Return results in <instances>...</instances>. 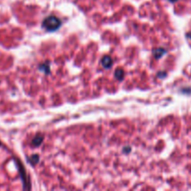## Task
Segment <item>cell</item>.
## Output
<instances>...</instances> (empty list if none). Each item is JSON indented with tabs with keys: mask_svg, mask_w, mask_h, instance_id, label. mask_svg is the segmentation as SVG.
<instances>
[{
	"mask_svg": "<svg viewBox=\"0 0 191 191\" xmlns=\"http://www.w3.org/2000/svg\"><path fill=\"white\" fill-rule=\"evenodd\" d=\"M61 24H62V22L55 16H50L46 18L43 21V27L47 29L48 31H55L61 26Z\"/></svg>",
	"mask_w": 191,
	"mask_h": 191,
	"instance_id": "6da1fadb",
	"label": "cell"
},
{
	"mask_svg": "<svg viewBox=\"0 0 191 191\" xmlns=\"http://www.w3.org/2000/svg\"><path fill=\"white\" fill-rule=\"evenodd\" d=\"M102 64L105 68H110L111 64H112V59L110 57H108V56L104 57V59L102 60Z\"/></svg>",
	"mask_w": 191,
	"mask_h": 191,
	"instance_id": "7a4b0ae2",
	"label": "cell"
},
{
	"mask_svg": "<svg viewBox=\"0 0 191 191\" xmlns=\"http://www.w3.org/2000/svg\"><path fill=\"white\" fill-rule=\"evenodd\" d=\"M166 51L163 50V49H158V50H156L155 51H154V55H155V57L157 58V59H159L160 57H161L164 53H165Z\"/></svg>",
	"mask_w": 191,
	"mask_h": 191,
	"instance_id": "3957f363",
	"label": "cell"
},
{
	"mask_svg": "<svg viewBox=\"0 0 191 191\" xmlns=\"http://www.w3.org/2000/svg\"><path fill=\"white\" fill-rule=\"evenodd\" d=\"M115 76H116V78H118V79H122L123 78V76H124V73H123V71H122L121 69H119V70H118L117 72H116V74H115Z\"/></svg>",
	"mask_w": 191,
	"mask_h": 191,
	"instance_id": "277c9868",
	"label": "cell"
},
{
	"mask_svg": "<svg viewBox=\"0 0 191 191\" xmlns=\"http://www.w3.org/2000/svg\"><path fill=\"white\" fill-rule=\"evenodd\" d=\"M41 142H42V137L41 136H37L33 140V144H35V146H38V144H39Z\"/></svg>",
	"mask_w": 191,
	"mask_h": 191,
	"instance_id": "5b68a950",
	"label": "cell"
},
{
	"mask_svg": "<svg viewBox=\"0 0 191 191\" xmlns=\"http://www.w3.org/2000/svg\"><path fill=\"white\" fill-rule=\"evenodd\" d=\"M29 160H30V162H31L32 164H35V163H36V162H37V160H38V157H37L36 155H35V156H32L31 158H29Z\"/></svg>",
	"mask_w": 191,
	"mask_h": 191,
	"instance_id": "8992f818",
	"label": "cell"
},
{
	"mask_svg": "<svg viewBox=\"0 0 191 191\" xmlns=\"http://www.w3.org/2000/svg\"><path fill=\"white\" fill-rule=\"evenodd\" d=\"M187 37L191 39V33H188V34H187Z\"/></svg>",
	"mask_w": 191,
	"mask_h": 191,
	"instance_id": "52a82bcc",
	"label": "cell"
},
{
	"mask_svg": "<svg viewBox=\"0 0 191 191\" xmlns=\"http://www.w3.org/2000/svg\"><path fill=\"white\" fill-rule=\"evenodd\" d=\"M170 2H175V1H177V0H169Z\"/></svg>",
	"mask_w": 191,
	"mask_h": 191,
	"instance_id": "ba28073f",
	"label": "cell"
},
{
	"mask_svg": "<svg viewBox=\"0 0 191 191\" xmlns=\"http://www.w3.org/2000/svg\"><path fill=\"white\" fill-rule=\"evenodd\" d=\"M1 144H1V142H0V146H1Z\"/></svg>",
	"mask_w": 191,
	"mask_h": 191,
	"instance_id": "9c48e42d",
	"label": "cell"
}]
</instances>
